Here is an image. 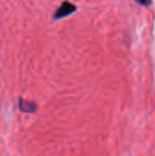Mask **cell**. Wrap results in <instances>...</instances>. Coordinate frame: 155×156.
Segmentation results:
<instances>
[{
    "instance_id": "6da1fadb",
    "label": "cell",
    "mask_w": 155,
    "mask_h": 156,
    "mask_svg": "<svg viewBox=\"0 0 155 156\" xmlns=\"http://www.w3.org/2000/svg\"><path fill=\"white\" fill-rule=\"evenodd\" d=\"M75 9H76V6L74 5H72L71 3L66 1L57 10V12L54 15V18L58 19V18H62V17H64L66 16H69L71 13H73L75 11Z\"/></svg>"
},
{
    "instance_id": "7a4b0ae2",
    "label": "cell",
    "mask_w": 155,
    "mask_h": 156,
    "mask_svg": "<svg viewBox=\"0 0 155 156\" xmlns=\"http://www.w3.org/2000/svg\"><path fill=\"white\" fill-rule=\"evenodd\" d=\"M18 106L19 110L23 112H27V113H33L37 110V104L34 103L33 101H26L22 98L19 99L18 101Z\"/></svg>"
},
{
    "instance_id": "3957f363",
    "label": "cell",
    "mask_w": 155,
    "mask_h": 156,
    "mask_svg": "<svg viewBox=\"0 0 155 156\" xmlns=\"http://www.w3.org/2000/svg\"><path fill=\"white\" fill-rule=\"evenodd\" d=\"M136 1L143 5H151V2H152L151 0H136Z\"/></svg>"
}]
</instances>
